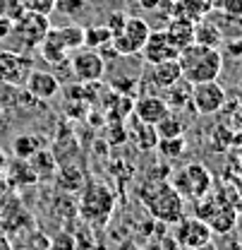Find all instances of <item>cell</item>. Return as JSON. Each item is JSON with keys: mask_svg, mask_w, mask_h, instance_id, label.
I'll return each instance as SVG.
<instances>
[{"mask_svg": "<svg viewBox=\"0 0 242 250\" xmlns=\"http://www.w3.org/2000/svg\"><path fill=\"white\" fill-rule=\"evenodd\" d=\"M139 200L144 202L149 214L161 224H178L185 217V200L170 186L168 178H156L151 183H144L139 188Z\"/></svg>", "mask_w": 242, "mask_h": 250, "instance_id": "obj_1", "label": "cell"}, {"mask_svg": "<svg viewBox=\"0 0 242 250\" xmlns=\"http://www.w3.org/2000/svg\"><path fill=\"white\" fill-rule=\"evenodd\" d=\"M178 62H180V72L185 82H189V84L213 82L223 72V51L199 46V43H189L187 48L180 51Z\"/></svg>", "mask_w": 242, "mask_h": 250, "instance_id": "obj_2", "label": "cell"}, {"mask_svg": "<svg viewBox=\"0 0 242 250\" xmlns=\"http://www.w3.org/2000/svg\"><path fill=\"white\" fill-rule=\"evenodd\" d=\"M115 192L101 181H87L82 186V200H79V214L82 219L93 226V229H103L108 224V219L113 217L115 209Z\"/></svg>", "mask_w": 242, "mask_h": 250, "instance_id": "obj_3", "label": "cell"}, {"mask_svg": "<svg viewBox=\"0 0 242 250\" xmlns=\"http://www.w3.org/2000/svg\"><path fill=\"white\" fill-rule=\"evenodd\" d=\"M194 217L202 219L213 233H230L238 224V205H233L225 195L209 192L206 197L194 202Z\"/></svg>", "mask_w": 242, "mask_h": 250, "instance_id": "obj_4", "label": "cell"}, {"mask_svg": "<svg viewBox=\"0 0 242 250\" xmlns=\"http://www.w3.org/2000/svg\"><path fill=\"white\" fill-rule=\"evenodd\" d=\"M168 181H170V186L180 192L182 200H189V202H197V200L206 197L213 186L211 171L204 164H199V161L185 164L182 168L173 171V176Z\"/></svg>", "mask_w": 242, "mask_h": 250, "instance_id": "obj_5", "label": "cell"}, {"mask_svg": "<svg viewBox=\"0 0 242 250\" xmlns=\"http://www.w3.org/2000/svg\"><path fill=\"white\" fill-rule=\"evenodd\" d=\"M149 34H151V29H149L147 20H142V17H130V15H127L125 27L120 29V34H115V36L111 39V46H113V51H115L118 58H134V56L142 53V48H144Z\"/></svg>", "mask_w": 242, "mask_h": 250, "instance_id": "obj_6", "label": "cell"}, {"mask_svg": "<svg viewBox=\"0 0 242 250\" xmlns=\"http://www.w3.org/2000/svg\"><path fill=\"white\" fill-rule=\"evenodd\" d=\"M51 29V22L46 15H36V12H22L15 22H12V29L10 34L17 39V43L27 51H36L38 43L46 39V34Z\"/></svg>", "mask_w": 242, "mask_h": 250, "instance_id": "obj_7", "label": "cell"}, {"mask_svg": "<svg viewBox=\"0 0 242 250\" xmlns=\"http://www.w3.org/2000/svg\"><path fill=\"white\" fill-rule=\"evenodd\" d=\"M67 61H70V70H72V75H74V80H77L79 84L101 82V80L106 77V61H103V56H101L98 51H93V48L82 46V48L72 51Z\"/></svg>", "mask_w": 242, "mask_h": 250, "instance_id": "obj_8", "label": "cell"}, {"mask_svg": "<svg viewBox=\"0 0 242 250\" xmlns=\"http://www.w3.org/2000/svg\"><path fill=\"white\" fill-rule=\"evenodd\" d=\"M225 101H228V94H225V89L218 84V80L192 84L189 106L194 108L197 116H213V113L223 111Z\"/></svg>", "mask_w": 242, "mask_h": 250, "instance_id": "obj_9", "label": "cell"}, {"mask_svg": "<svg viewBox=\"0 0 242 250\" xmlns=\"http://www.w3.org/2000/svg\"><path fill=\"white\" fill-rule=\"evenodd\" d=\"M175 243L180 246L182 250H204L206 246H211L213 231L197 217H182L178 224H175Z\"/></svg>", "mask_w": 242, "mask_h": 250, "instance_id": "obj_10", "label": "cell"}, {"mask_svg": "<svg viewBox=\"0 0 242 250\" xmlns=\"http://www.w3.org/2000/svg\"><path fill=\"white\" fill-rule=\"evenodd\" d=\"M31 70L34 67H31L27 56H19L15 51H2L0 48V84L22 87Z\"/></svg>", "mask_w": 242, "mask_h": 250, "instance_id": "obj_11", "label": "cell"}, {"mask_svg": "<svg viewBox=\"0 0 242 250\" xmlns=\"http://www.w3.org/2000/svg\"><path fill=\"white\" fill-rule=\"evenodd\" d=\"M144 61L149 65H156V62H166V61H178L180 51L175 48V43L168 39L166 29H158V31H151L142 53H139Z\"/></svg>", "mask_w": 242, "mask_h": 250, "instance_id": "obj_12", "label": "cell"}, {"mask_svg": "<svg viewBox=\"0 0 242 250\" xmlns=\"http://www.w3.org/2000/svg\"><path fill=\"white\" fill-rule=\"evenodd\" d=\"M22 87H24L27 94H29L31 99H36V101H51V99H56V96L60 94L58 77H56L53 72H48V70H36V67L27 75V80H24Z\"/></svg>", "mask_w": 242, "mask_h": 250, "instance_id": "obj_13", "label": "cell"}, {"mask_svg": "<svg viewBox=\"0 0 242 250\" xmlns=\"http://www.w3.org/2000/svg\"><path fill=\"white\" fill-rule=\"evenodd\" d=\"M170 108L166 106V101L158 96V94H142L134 99L132 104V116L139 121V123L147 125H156Z\"/></svg>", "mask_w": 242, "mask_h": 250, "instance_id": "obj_14", "label": "cell"}, {"mask_svg": "<svg viewBox=\"0 0 242 250\" xmlns=\"http://www.w3.org/2000/svg\"><path fill=\"white\" fill-rule=\"evenodd\" d=\"M178 80H182L180 72V62L178 61H166V62H156V65H149V75H147V84L163 92L168 89L170 84H175Z\"/></svg>", "mask_w": 242, "mask_h": 250, "instance_id": "obj_15", "label": "cell"}, {"mask_svg": "<svg viewBox=\"0 0 242 250\" xmlns=\"http://www.w3.org/2000/svg\"><path fill=\"white\" fill-rule=\"evenodd\" d=\"M213 10V0H173L170 2V17H180L189 22L204 20Z\"/></svg>", "mask_w": 242, "mask_h": 250, "instance_id": "obj_16", "label": "cell"}, {"mask_svg": "<svg viewBox=\"0 0 242 250\" xmlns=\"http://www.w3.org/2000/svg\"><path fill=\"white\" fill-rule=\"evenodd\" d=\"M48 36L65 48L67 53L77 51L84 46V27H77V24H65V27H51L48 29Z\"/></svg>", "mask_w": 242, "mask_h": 250, "instance_id": "obj_17", "label": "cell"}, {"mask_svg": "<svg viewBox=\"0 0 242 250\" xmlns=\"http://www.w3.org/2000/svg\"><path fill=\"white\" fill-rule=\"evenodd\" d=\"M46 147V137L38 132H22L12 140V154L17 159H31L36 152H41Z\"/></svg>", "mask_w": 242, "mask_h": 250, "instance_id": "obj_18", "label": "cell"}, {"mask_svg": "<svg viewBox=\"0 0 242 250\" xmlns=\"http://www.w3.org/2000/svg\"><path fill=\"white\" fill-rule=\"evenodd\" d=\"M166 34H168V39L175 43V48L182 51V48H187L189 43H194V22L180 20V17H170V22H168V27H166Z\"/></svg>", "mask_w": 242, "mask_h": 250, "instance_id": "obj_19", "label": "cell"}, {"mask_svg": "<svg viewBox=\"0 0 242 250\" xmlns=\"http://www.w3.org/2000/svg\"><path fill=\"white\" fill-rule=\"evenodd\" d=\"M194 43L209 46V48H218L223 43V29L216 22L204 17V20L194 22Z\"/></svg>", "mask_w": 242, "mask_h": 250, "instance_id": "obj_20", "label": "cell"}, {"mask_svg": "<svg viewBox=\"0 0 242 250\" xmlns=\"http://www.w3.org/2000/svg\"><path fill=\"white\" fill-rule=\"evenodd\" d=\"M27 164L31 166V171H34L36 181L53 178V176L58 173V159H56V154H51L46 147H43L41 152H36L31 159H27Z\"/></svg>", "mask_w": 242, "mask_h": 250, "instance_id": "obj_21", "label": "cell"}, {"mask_svg": "<svg viewBox=\"0 0 242 250\" xmlns=\"http://www.w3.org/2000/svg\"><path fill=\"white\" fill-rule=\"evenodd\" d=\"M189 94H192V84L185 82V80H178L175 84H170L168 89H163L161 99L166 101V106L170 111H178V108L189 106Z\"/></svg>", "mask_w": 242, "mask_h": 250, "instance_id": "obj_22", "label": "cell"}, {"mask_svg": "<svg viewBox=\"0 0 242 250\" xmlns=\"http://www.w3.org/2000/svg\"><path fill=\"white\" fill-rule=\"evenodd\" d=\"M36 51H38V56H41L43 61L51 62V65H62V62L70 58V53H67L65 48H60V46H58L48 34H46V39L38 43V48H36Z\"/></svg>", "mask_w": 242, "mask_h": 250, "instance_id": "obj_23", "label": "cell"}, {"mask_svg": "<svg viewBox=\"0 0 242 250\" xmlns=\"http://www.w3.org/2000/svg\"><path fill=\"white\" fill-rule=\"evenodd\" d=\"M111 39H113V34L108 31L106 24H89V27H84V46L87 48L98 51V48L108 46Z\"/></svg>", "mask_w": 242, "mask_h": 250, "instance_id": "obj_24", "label": "cell"}, {"mask_svg": "<svg viewBox=\"0 0 242 250\" xmlns=\"http://www.w3.org/2000/svg\"><path fill=\"white\" fill-rule=\"evenodd\" d=\"M153 127H156L158 137H180V135H185V123L180 121V116H175V111H168Z\"/></svg>", "mask_w": 242, "mask_h": 250, "instance_id": "obj_25", "label": "cell"}, {"mask_svg": "<svg viewBox=\"0 0 242 250\" xmlns=\"http://www.w3.org/2000/svg\"><path fill=\"white\" fill-rule=\"evenodd\" d=\"M156 149L166 159H178L187 149V140H185V135H180V137H158Z\"/></svg>", "mask_w": 242, "mask_h": 250, "instance_id": "obj_26", "label": "cell"}, {"mask_svg": "<svg viewBox=\"0 0 242 250\" xmlns=\"http://www.w3.org/2000/svg\"><path fill=\"white\" fill-rule=\"evenodd\" d=\"M137 121V118H134ZM137 147L139 149H156V142H158V135H156V127L147 123H139L137 121V135H132Z\"/></svg>", "mask_w": 242, "mask_h": 250, "instance_id": "obj_27", "label": "cell"}, {"mask_svg": "<svg viewBox=\"0 0 242 250\" xmlns=\"http://www.w3.org/2000/svg\"><path fill=\"white\" fill-rule=\"evenodd\" d=\"M84 7H87V0H56L53 12H62L65 17L77 20V17L84 12Z\"/></svg>", "mask_w": 242, "mask_h": 250, "instance_id": "obj_28", "label": "cell"}, {"mask_svg": "<svg viewBox=\"0 0 242 250\" xmlns=\"http://www.w3.org/2000/svg\"><path fill=\"white\" fill-rule=\"evenodd\" d=\"M22 7L27 12H36V15H51L56 7V0H22Z\"/></svg>", "mask_w": 242, "mask_h": 250, "instance_id": "obj_29", "label": "cell"}, {"mask_svg": "<svg viewBox=\"0 0 242 250\" xmlns=\"http://www.w3.org/2000/svg\"><path fill=\"white\" fill-rule=\"evenodd\" d=\"M22 12H24L22 0H0V17H7L10 22H15Z\"/></svg>", "mask_w": 242, "mask_h": 250, "instance_id": "obj_30", "label": "cell"}, {"mask_svg": "<svg viewBox=\"0 0 242 250\" xmlns=\"http://www.w3.org/2000/svg\"><path fill=\"white\" fill-rule=\"evenodd\" d=\"M48 248L51 250H77V243H74V236L72 233H58L51 243H48Z\"/></svg>", "mask_w": 242, "mask_h": 250, "instance_id": "obj_31", "label": "cell"}, {"mask_svg": "<svg viewBox=\"0 0 242 250\" xmlns=\"http://www.w3.org/2000/svg\"><path fill=\"white\" fill-rule=\"evenodd\" d=\"M125 20H127L125 12H111L108 20H106V27H108V31L115 36V34H120V29L125 27Z\"/></svg>", "mask_w": 242, "mask_h": 250, "instance_id": "obj_32", "label": "cell"}, {"mask_svg": "<svg viewBox=\"0 0 242 250\" xmlns=\"http://www.w3.org/2000/svg\"><path fill=\"white\" fill-rule=\"evenodd\" d=\"M221 10L225 12V17L238 20L242 17V0H221Z\"/></svg>", "mask_w": 242, "mask_h": 250, "instance_id": "obj_33", "label": "cell"}, {"mask_svg": "<svg viewBox=\"0 0 242 250\" xmlns=\"http://www.w3.org/2000/svg\"><path fill=\"white\" fill-rule=\"evenodd\" d=\"M225 56L233 61H242V36L225 41Z\"/></svg>", "mask_w": 242, "mask_h": 250, "instance_id": "obj_34", "label": "cell"}, {"mask_svg": "<svg viewBox=\"0 0 242 250\" xmlns=\"http://www.w3.org/2000/svg\"><path fill=\"white\" fill-rule=\"evenodd\" d=\"M161 2H163V0H137V5H139L142 10H149V12L158 10V7H161Z\"/></svg>", "mask_w": 242, "mask_h": 250, "instance_id": "obj_35", "label": "cell"}, {"mask_svg": "<svg viewBox=\"0 0 242 250\" xmlns=\"http://www.w3.org/2000/svg\"><path fill=\"white\" fill-rule=\"evenodd\" d=\"M10 29H12V22L7 17H0V39H7L10 36Z\"/></svg>", "mask_w": 242, "mask_h": 250, "instance_id": "obj_36", "label": "cell"}, {"mask_svg": "<svg viewBox=\"0 0 242 250\" xmlns=\"http://www.w3.org/2000/svg\"><path fill=\"white\" fill-rule=\"evenodd\" d=\"M0 250H12V243L7 241V236L0 233Z\"/></svg>", "mask_w": 242, "mask_h": 250, "instance_id": "obj_37", "label": "cell"}, {"mask_svg": "<svg viewBox=\"0 0 242 250\" xmlns=\"http://www.w3.org/2000/svg\"><path fill=\"white\" fill-rule=\"evenodd\" d=\"M120 250H139V248H137V246H134V243H125V246H122Z\"/></svg>", "mask_w": 242, "mask_h": 250, "instance_id": "obj_38", "label": "cell"}, {"mask_svg": "<svg viewBox=\"0 0 242 250\" xmlns=\"http://www.w3.org/2000/svg\"><path fill=\"white\" fill-rule=\"evenodd\" d=\"M228 250H242V241H238V243H233Z\"/></svg>", "mask_w": 242, "mask_h": 250, "instance_id": "obj_39", "label": "cell"}, {"mask_svg": "<svg viewBox=\"0 0 242 250\" xmlns=\"http://www.w3.org/2000/svg\"><path fill=\"white\" fill-rule=\"evenodd\" d=\"M238 116H240L238 121H240V125H242V101H240V111H238Z\"/></svg>", "mask_w": 242, "mask_h": 250, "instance_id": "obj_40", "label": "cell"}, {"mask_svg": "<svg viewBox=\"0 0 242 250\" xmlns=\"http://www.w3.org/2000/svg\"><path fill=\"white\" fill-rule=\"evenodd\" d=\"M235 22H238V24H240V27H242V17H238V20H235Z\"/></svg>", "mask_w": 242, "mask_h": 250, "instance_id": "obj_41", "label": "cell"}]
</instances>
